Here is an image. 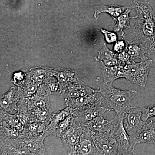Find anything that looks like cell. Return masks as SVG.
<instances>
[{
    "label": "cell",
    "instance_id": "9c48e42d",
    "mask_svg": "<svg viewBox=\"0 0 155 155\" xmlns=\"http://www.w3.org/2000/svg\"><path fill=\"white\" fill-rule=\"evenodd\" d=\"M130 143L134 149L140 143L155 144V120L146 122L143 127L130 140Z\"/></svg>",
    "mask_w": 155,
    "mask_h": 155
},
{
    "label": "cell",
    "instance_id": "cb8c5ba5",
    "mask_svg": "<svg viewBox=\"0 0 155 155\" xmlns=\"http://www.w3.org/2000/svg\"><path fill=\"white\" fill-rule=\"evenodd\" d=\"M49 123V120L46 122L33 121L29 122L25 127L24 131L25 137L28 136H37L45 134L47 126Z\"/></svg>",
    "mask_w": 155,
    "mask_h": 155
},
{
    "label": "cell",
    "instance_id": "603a6c76",
    "mask_svg": "<svg viewBox=\"0 0 155 155\" xmlns=\"http://www.w3.org/2000/svg\"><path fill=\"white\" fill-rule=\"evenodd\" d=\"M0 138L17 139L24 137L19 130L3 120L0 121Z\"/></svg>",
    "mask_w": 155,
    "mask_h": 155
},
{
    "label": "cell",
    "instance_id": "e575fe53",
    "mask_svg": "<svg viewBox=\"0 0 155 155\" xmlns=\"http://www.w3.org/2000/svg\"><path fill=\"white\" fill-rule=\"evenodd\" d=\"M122 155L120 154V153H118V154H117V155Z\"/></svg>",
    "mask_w": 155,
    "mask_h": 155
},
{
    "label": "cell",
    "instance_id": "836d02e7",
    "mask_svg": "<svg viewBox=\"0 0 155 155\" xmlns=\"http://www.w3.org/2000/svg\"><path fill=\"white\" fill-rule=\"evenodd\" d=\"M0 148H1V153L0 155H11L9 153L8 150L3 146L0 145Z\"/></svg>",
    "mask_w": 155,
    "mask_h": 155
},
{
    "label": "cell",
    "instance_id": "ffe728a7",
    "mask_svg": "<svg viewBox=\"0 0 155 155\" xmlns=\"http://www.w3.org/2000/svg\"><path fill=\"white\" fill-rule=\"evenodd\" d=\"M98 59L102 64L107 66H116L121 63L118 58V54L108 48L106 43L104 44L102 48L99 52Z\"/></svg>",
    "mask_w": 155,
    "mask_h": 155
},
{
    "label": "cell",
    "instance_id": "5b68a950",
    "mask_svg": "<svg viewBox=\"0 0 155 155\" xmlns=\"http://www.w3.org/2000/svg\"><path fill=\"white\" fill-rule=\"evenodd\" d=\"M108 111H110L101 105H95L72 110V114L75 123L81 126L98 116H103L105 117V114Z\"/></svg>",
    "mask_w": 155,
    "mask_h": 155
},
{
    "label": "cell",
    "instance_id": "4fadbf2b",
    "mask_svg": "<svg viewBox=\"0 0 155 155\" xmlns=\"http://www.w3.org/2000/svg\"><path fill=\"white\" fill-rule=\"evenodd\" d=\"M103 101L102 96L98 90L92 93L81 97L75 99L70 100L65 102L67 107L72 110L86 106L101 105L102 106Z\"/></svg>",
    "mask_w": 155,
    "mask_h": 155
},
{
    "label": "cell",
    "instance_id": "d6a6232c",
    "mask_svg": "<svg viewBox=\"0 0 155 155\" xmlns=\"http://www.w3.org/2000/svg\"><path fill=\"white\" fill-rule=\"evenodd\" d=\"M126 46L123 41L116 42L114 46V51L117 53L122 52L125 49Z\"/></svg>",
    "mask_w": 155,
    "mask_h": 155
},
{
    "label": "cell",
    "instance_id": "52a82bcc",
    "mask_svg": "<svg viewBox=\"0 0 155 155\" xmlns=\"http://www.w3.org/2000/svg\"><path fill=\"white\" fill-rule=\"evenodd\" d=\"M118 123L110 131L116 139L118 145L119 153L122 155L134 154V149L130 143V137L125 130L122 116H119Z\"/></svg>",
    "mask_w": 155,
    "mask_h": 155
},
{
    "label": "cell",
    "instance_id": "277c9868",
    "mask_svg": "<svg viewBox=\"0 0 155 155\" xmlns=\"http://www.w3.org/2000/svg\"><path fill=\"white\" fill-rule=\"evenodd\" d=\"M142 107H130L122 116L123 125L130 140L145 124L142 119Z\"/></svg>",
    "mask_w": 155,
    "mask_h": 155
},
{
    "label": "cell",
    "instance_id": "6da1fadb",
    "mask_svg": "<svg viewBox=\"0 0 155 155\" xmlns=\"http://www.w3.org/2000/svg\"><path fill=\"white\" fill-rule=\"evenodd\" d=\"M136 12L133 41L140 45L149 55L155 53V13L150 3L131 0Z\"/></svg>",
    "mask_w": 155,
    "mask_h": 155
},
{
    "label": "cell",
    "instance_id": "f1b7e54d",
    "mask_svg": "<svg viewBox=\"0 0 155 155\" xmlns=\"http://www.w3.org/2000/svg\"><path fill=\"white\" fill-rule=\"evenodd\" d=\"M25 74L22 72H16L13 77V81L14 84L22 87L25 82Z\"/></svg>",
    "mask_w": 155,
    "mask_h": 155
},
{
    "label": "cell",
    "instance_id": "ba28073f",
    "mask_svg": "<svg viewBox=\"0 0 155 155\" xmlns=\"http://www.w3.org/2000/svg\"><path fill=\"white\" fill-rule=\"evenodd\" d=\"M82 129V126H79L75 123L60 137L67 149L68 155H76Z\"/></svg>",
    "mask_w": 155,
    "mask_h": 155
},
{
    "label": "cell",
    "instance_id": "30bf717a",
    "mask_svg": "<svg viewBox=\"0 0 155 155\" xmlns=\"http://www.w3.org/2000/svg\"><path fill=\"white\" fill-rule=\"evenodd\" d=\"M96 90L91 88L80 80L69 84L66 89L60 95V97L65 102L70 100L75 99L90 94Z\"/></svg>",
    "mask_w": 155,
    "mask_h": 155
},
{
    "label": "cell",
    "instance_id": "2e32d148",
    "mask_svg": "<svg viewBox=\"0 0 155 155\" xmlns=\"http://www.w3.org/2000/svg\"><path fill=\"white\" fill-rule=\"evenodd\" d=\"M46 137L45 134L28 136L22 138V140L27 148L32 153L38 155H48L44 144Z\"/></svg>",
    "mask_w": 155,
    "mask_h": 155
},
{
    "label": "cell",
    "instance_id": "8fae6325",
    "mask_svg": "<svg viewBox=\"0 0 155 155\" xmlns=\"http://www.w3.org/2000/svg\"><path fill=\"white\" fill-rule=\"evenodd\" d=\"M82 127L80 143L76 155H101L95 144L91 130L84 126Z\"/></svg>",
    "mask_w": 155,
    "mask_h": 155
},
{
    "label": "cell",
    "instance_id": "d590c367",
    "mask_svg": "<svg viewBox=\"0 0 155 155\" xmlns=\"http://www.w3.org/2000/svg\"><path fill=\"white\" fill-rule=\"evenodd\" d=\"M135 155L134 154V155Z\"/></svg>",
    "mask_w": 155,
    "mask_h": 155
},
{
    "label": "cell",
    "instance_id": "4dcf8cb0",
    "mask_svg": "<svg viewBox=\"0 0 155 155\" xmlns=\"http://www.w3.org/2000/svg\"><path fill=\"white\" fill-rule=\"evenodd\" d=\"M118 58L121 62L124 63H127L128 61H130V56L127 51L126 46L125 49L123 51L118 54Z\"/></svg>",
    "mask_w": 155,
    "mask_h": 155
},
{
    "label": "cell",
    "instance_id": "9a60e30c",
    "mask_svg": "<svg viewBox=\"0 0 155 155\" xmlns=\"http://www.w3.org/2000/svg\"><path fill=\"white\" fill-rule=\"evenodd\" d=\"M72 109L67 107L61 110L53 112L49 119V123L47 126L45 135L46 137L51 135L54 136L57 126L72 114Z\"/></svg>",
    "mask_w": 155,
    "mask_h": 155
},
{
    "label": "cell",
    "instance_id": "f546056e",
    "mask_svg": "<svg viewBox=\"0 0 155 155\" xmlns=\"http://www.w3.org/2000/svg\"><path fill=\"white\" fill-rule=\"evenodd\" d=\"M101 31L104 35L106 41L108 43H112L117 41L118 37L115 32L108 31L104 29H101Z\"/></svg>",
    "mask_w": 155,
    "mask_h": 155
},
{
    "label": "cell",
    "instance_id": "83f0119b",
    "mask_svg": "<svg viewBox=\"0 0 155 155\" xmlns=\"http://www.w3.org/2000/svg\"><path fill=\"white\" fill-rule=\"evenodd\" d=\"M142 119L146 122L150 118H155V104H152L147 107H142Z\"/></svg>",
    "mask_w": 155,
    "mask_h": 155
},
{
    "label": "cell",
    "instance_id": "d6986e66",
    "mask_svg": "<svg viewBox=\"0 0 155 155\" xmlns=\"http://www.w3.org/2000/svg\"><path fill=\"white\" fill-rule=\"evenodd\" d=\"M128 7L113 5L97 6L94 9V16L96 19H97L100 14L103 13H107L116 21L117 17H119Z\"/></svg>",
    "mask_w": 155,
    "mask_h": 155
},
{
    "label": "cell",
    "instance_id": "d4e9b609",
    "mask_svg": "<svg viewBox=\"0 0 155 155\" xmlns=\"http://www.w3.org/2000/svg\"><path fill=\"white\" fill-rule=\"evenodd\" d=\"M126 48L128 54L130 56V60L139 58L141 61L148 60L147 57L145 56L147 52L140 45L132 41L130 42H128L126 45Z\"/></svg>",
    "mask_w": 155,
    "mask_h": 155
},
{
    "label": "cell",
    "instance_id": "3957f363",
    "mask_svg": "<svg viewBox=\"0 0 155 155\" xmlns=\"http://www.w3.org/2000/svg\"><path fill=\"white\" fill-rule=\"evenodd\" d=\"M153 64V61L151 60L141 61L140 63L130 60L124 66V78L139 86H145Z\"/></svg>",
    "mask_w": 155,
    "mask_h": 155
},
{
    "label": "cell",
    "instance_id": "7c38bea8",
    "mask_svg": "<svg viewBox=\"0 0 155 155\" xmlns=\"http://www.w3.org/2000/svg\"><path fill=\"white\" fill-rule=\"evenodd\" d=\"M119 119L117 114L110 120H107L104 116H100L81 126L87 127L92 132H110L118 123Z\"/></svg>",
    "mask_w": 155,
    "mask_h": 155
},
{
    "label": "cell",
    "instance_id": "1f68e13d",
    "mask_svg": "<svg viewBox=\"0 0 155 155\" xmlns=\"http://www.w3.org/2000/svg\"><path fill=\"white\" fill-rule=\"evenodd\" d=\"M32 75V78L38 82H40L44 78L45 75V71L44 70H37V71H35L34 73Z\"/></svg>",
    "mask_w": 155,
    "mask_h": 155
},
{
    "label": "cell",
    "instance_id": "5bb4252c",
    "mask_svg": "<svg viewBox=\"0 0 155 155\" xmlns=\"http://www.w3.org/2000/svg\"><path fill=\"white\" fill-rule=\"evenodd\" d=\"M0 145L8 150L11 155H38L32 153L24 143L22 138L17 139L0 138Z\"/></svg>",
    "mask_w": 155,
    "mask_h": 155
},
{
    "label": "cell",
    "instance_id": "7a4b0ae2",
    "mask_svg": "<svg viewBox=\"0 0 155 155\" xmlns=\"http://www.w3.org/2000/svg\"><path fill=\"white\" fill-rule=\"evenodd\" d=\"M112 84L104 82L100 85L98 90L103 97L102 106L110 111H115L118 116H122L130 107V103L137 91L133 89L122 90L114 87Z\"/></svg>",
    "mask_w": 155,
    "mask_h": 155
},
{
    "label": "cell",
    "instance_id": "4316f807",
    "mask_svg": "<svg viewBox=\"0 0 155 155\" xmlns=\"http://www.w3.org/2000/svg\"><path fill=\"white\" fill-rule=\"evenodd\" d=\"M74 117L70 114L64 121L61 122L56 128L54 136L60 137L61 135L75 124Z\"/></svg>",
    "mask_w": 155,
    "mask_h": 155
},
{
    "label": "cell",
    "instance_id": "7402d4cb",
    "mask_svg": "<svg viewBox=\"0 0 155 155\" xmlns=\"http://www.w3.org/2000/svg\"><path fill=\"white\" fill-rule=\"evenodd\" d=\"M25 99L28 107H36L42 109H51L49 96H43L37 94L31 97Z\"/></svg>",
    "mask_w": 155,
    "mask_h": 155
},
{
    "label": "cell",
    "instance_id": "8992f818",
    "mask_svg": "<svg viewBox=\"0 0 155 155\" xmlns=\"http://www.w3.org/2000/svg\"><path fill=\"white\" fill-rule=\"evenodd\" d=\"M93 138L101 155H116L118 145L111 132H92Z\"/></svg>",
    "mask_w": 155,
    "mask_h": 155
},
{
    "label": "cell",
    "instance_id": "e0dca14e",
    "mask_svg": "<svg viewBox=\"0 0 155 155\" xmlns=\"http://www.w3.org/2000/svg\"><path fill=\"white\" fill-rule=\"evenodd\" d=\"M125 64L126 63L121 62L119 65L111 67L101 64L104 82L113 83L116 79L124 78V67Z\"/></svg>",
    "mask_w": 155,
    "mask_h": 155
},
{
    "label": "cell",
    "instance_id": "484cf974",
    "mask_svg": "<svg viewBox=\"0 0 155 155\" xmlns=\"http://www.w3.org/2000/svg\"><path fill=\"white\" fill-rule=\"evenodd\" d=\"M0 117V120H3L9 125L16 128L19 132L23 134L24 137H25L24 135L25 126L20 122L16 114L15 115H11L9 113L1 109Z\"/></svg>",
    "mask_w": 155,
    "mask_h": 155
},
{
    "label": "cell",
    "instance_id": "ac0fdd59",
    "mask_svg": "<svg viewBox=\"0 0 155 155\" xmlns=\"http://www.w3.org/2000/svg\"><path fill=\"white\" fill-rule=\"evenodd\" d=\"M17 90L11 87L8 91L2 96L0 100L1 109L9 113L13 110L18 111V104L19 101L17 96Z\"/></svg>",
    "mask_w": 155,
    "mask_h": 155
},
{
    "label": "cell",
    "instance_id": "44dd1931",
    "mask_svg": "<svg viewBox=\"0 0 155 155\" xmlns=\"http://www.w3.org/2000/svg\"><path fill=\"white\" fill-rule=\"evenodd\" d=\"M132 9V6L128 7L124 11L119 17H117L116 21V25L114 26V32H121V35L122 37H125V35L124 32V29H128L130 28V19L136 18L135 17H130L129 14Z\"/></svg>",
    "mask_w": 155,
    "mask_h": 155
}]
</instances>
